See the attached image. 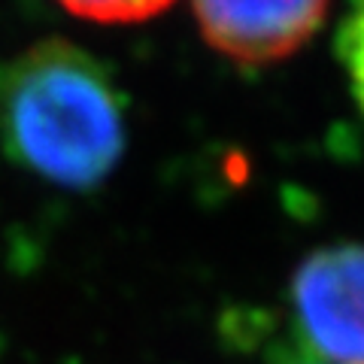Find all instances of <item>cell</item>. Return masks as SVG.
Here are the masks:
<instances>
[{"label": "cell", "instance_id": "6da1fadb", "mask_svg": "<svg viewBox=\"0 0 364 364\" xmlns=\"http://www.w3.org/2000/svg\"><path fill=\"white\" fill-rule=\"evenodd\" d=\"M0 146L55 186L88 188L122 158V100L95 58L40 43L0 67Z\"/></svg>", "mask_w": 364, "mask_h": 364}, {"label": "cell", "instance_id": "7a4b0ae2", "mask_svg": "<svg viewBox=\"0 0 364 364\" xmlns=\"http://www.w3.org/2000/svg\"><path fill=\"white\" fill-rule=\"evenodd\" d=\"M301 343L322 364H364V246H328L291 279Z\"/></svg>", "mask_w": 364, "mask_h": 364}, {"label": "cell", "instance_id": "3957f363", "mask_svg": "<svg viewBox=\"0 0 364 364\" xmlns=\"http://www.w3.org/2000/svg\"><path fill=\"white\" fill-rule=\"evenodd\" d=\"M331 0H195L213 49L237 61H277L298 52L322 25Z\"/></svg>", "mask_w": 364, "mask_h": 364}, {"label": "cell", "instance_id": "277c9868", "mask_svg": "<svg viewBox=\"0 0 364 364\" xmlns=\"http://www.w3.org/2000/svg\"><path fill=\"white\" fill-rule=\"evenodd\" d=\"M58 4L79 18L104 21V25H124V21H143L161 13L173 0H58Z\"/></svg>", "mask_w": 364, "mask_h": 364}, {"label": "cell", "instance_id": "5b68a950", "mask_svg": "<svg viewBox=\"0 0 364 364\" xmlns=\"http://www.w3.org/2000/svg\"><path fill=\"white\" fill-rule=\"evenodd\" d=\"M337 49H340V61L346 67L352 95H355L358 107L364 112V0L352 4L349 16L343 21V31H340Z\"/></svg>", "mask_w": 364, "mask_h": 364}, {"label": "cell", "instance_id": "8992f818", "mask_svg": "<svg viewBox=\"0 0 364 364\" xmlns=\"http://www.w3.org/2000/svg\"><path fill=\"white\" fill-rule=\"evenodd\" d=\"M304 364H322V361H304Z\"/></svg>", "mask_w": 364, "mask_h": 364}]
</instances>
